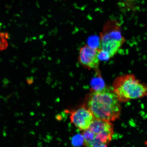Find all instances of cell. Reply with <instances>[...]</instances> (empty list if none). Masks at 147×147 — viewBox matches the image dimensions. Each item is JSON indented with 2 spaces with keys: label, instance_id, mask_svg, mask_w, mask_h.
I'll list each match as a JSON object with an SVG mask.
<instances>
[{
  "label": "cell",
  "instance_id": "obj_1",
  "mask_svg": "<svg viewBox=\"0 0 147 147\" xmlns=\"http://www.w3.org/2000/svg\"><path fill=\"white\" fill-rule=\"evenodd\" d=\"M84 105L95 119L112 122L120 117L121 102L112 89L108 87L91 91L88 95Z\"/></svg>",
  "mask_w": 147,
  "mask_h": 147
},
{
  "label": "cell",
  "instance_id": "obj_2",
  "mask_svg": "<svg viewBox=\"0 0 147 147\" xmlns=\"http://www.w3.org/2000/svg\"><path fill=\"white\" fill-rule=\"evenodd\" d=\"M126 41L119 22L114 20L107 22L100 34V59L107 60L113 57Z\"/></svg>",
  "mask_w": 147,
  "mask_h": 147
},
{
  "label": "cell",
  "instance_id": "obj_3",
  "mask_svg": "<svg viewBox=\"0 0 147 147\" xmlns=\"http://www.w3.org/2000/svg\"><path fill=\"white\" fill-rule=\"evenodd\" d=\"M112 90L121 102L142 98L147 95V86L131 74L117 76L113 83Z\"/></svg>",
  "mask_w": 147,
  "mask_h": 147
},
{
  "label": "cell",
  "instance_id": "obj_4",
  "mask_svg": "<svg viewBox=\"0 0 147 147\" xmlns=\"http://www.w3.org/2000/svg\"><path fill=\"white\" fill-rule=\"evenodd\" d=\"M114 134L111 122L94 118L87 129L83 131V144L89 147L107 146Z\"/></svg>",
  "mask_w": 147,
  "mask_h": 147
},
{
  "label": "cell",
  "instance_id": "obj_5",
  "mask_svg": "<svg viewBox=\"0 0 147 147\" xmlns=\"http://www.w3.org/2000/svg\"><path fill=\"white\" fill-rule=\"evenodd\" d=\"M100 49L86 45L80 48L79 51V63L84 68L89 70L97 69L100 66L99 56Z\"/></svg>",
  "mask_w": 147,
  "mask_h": 147
},
{
  "label": "cell",
  "instance_id": "obj_6",
  "mask_svg": "<svg viewBox=\"0 0 147 147\" xmlns=\"http://www.w3.org/2000/svg\"><path fill=\"white\" fill-rule=\"evenodd\" d=\"M67 112L69 113L71 123L82 131L89 127L94 118L91 111L84 105L78 109Z\"/></svg>",
  "mask_w": 147,
  "mask_h": 147
},
{
  "label": "cell",
  "instance_id": "obj_7",
  "mask_svg": "<svg viewBox=\"0 0 147 147\" xmlns=\"http://www.w3.org/2000/svg\"><path fill=\"white\" fill-rule=\"evenodd\" d=\"M9 35L7 32L0 33V51L6 49L8 47Z\"/></svg>",
  "mask_w": 147,
  "mask_h": 147
}]
</instances>
